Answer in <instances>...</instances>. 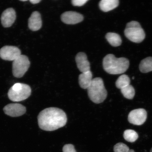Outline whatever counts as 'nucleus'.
<instances>
[{"instance_id":"f257e3e1","label":"nucleus","mask_w":152,"mask_h":152,"mask_svg":"<svg viewBox=\"0 0 152 152\" xmlns=\"http://www.w3.org/2000/svg\"><path fill=\"white\" fill-rule=\"evenodd\" d=\"M37 119L39 128L48 132L62 128L65 126L67 121L65 112L56 107L43 110L39 113Z\"/></svg>"},{"instance_id":"f03ea898","label":"nucleus","mask_w":152,"mask_h":152,"mask_svg":"<svg viewBox=\"0 0 152 152\" xmlns=\"http://www.w3.org/2000/svg\"><path fill=\"white\" fill-rule=\"evenodd\" d=\"M102 64L104 71L113 75L125 73L129 66L128 59L125 58H117L112 54H108L104 57Z\"/></svg>"},{"instance_id":"7ed1b4c3","label":"nucleus","mask_w":152,"mask_h":152,"mask_svg":"<svg viewBox=\"0 0 152 152\" xmlns=\"http://www.w3.org/2000/svg\"><path fill=\"white\" fill-rule=\"evenodd\" d=\"M87 89L89 98L94 103H102L107 98V92L104 87L103 80L100 77L93 79Z\"/></svg>"},{"instance_id":"20e7f679","label":"nucleus","mask_w":152,"mask_h":152,"mask_svg":"<svg viewBox=\"0 0 152 152\" xmlns=\"http://www.w3.org/2000/svg\"><path fill=\"white\" fill-rule=\"evenodd\" d=\"M29 85L22 83H15L9 89L8 96L13 102H19L27 99L31 94Z\"/></svg>"},{"instance_id":"39448f33","label":"nucleus","mask_w":152,"mask_h":152,"mask_svg":"<svg viewBox=\"0 0 152 152\" xmlns=\"http://www.w3.org/2000/svg\"><path fill=\"white\" fill-rule=\"evenodd\" d=\"M125 37L133 42L140 43L144 40L145 37V32L139 23L132 21L126 25L124 30Z\"/></svg>"},{"instance_id":"423d86ee","label":"nucleus","mask_w":152,"mask_h":152,"mask_svg":"<svg viewBox=\"0 0 152 152\" xmlns=\"http://www.w3.org/2000/svg\"><path fill=\"white\" fill-rule=\"evenodd\" d=\"M30 62L27 56L21 55L13 61L12 73L14 77L21 78L23 77L30 67Z\"/></svg>"},{"instance_id":"0eeeda50","label":"nucleus","mask_w":152,"mask_h":152,"mask_svg":"<svg viewBox=\"0 0 152 152\" xmlns=\"http://www.w3.org/2000/svg\"><path fill=\"white\" fill-rule=\"evenodd\" d=\"M21 54L20 49L15 46L6 45L0 49V58L5 60L14 61Z\"/></svg>"},{"instance_id":"6e6552de","label":"nucleus","mask_w":152,"mask_h":152,"mask_svg":"<svg viewBox=\"0 0 152 152\" xmlns=\"http://www.w3.org/2000/svg\"><path fill=\"white\" fill-rule=\"evenodd\" d=\"M147 112L145 109H139L132 110L129 113L128 120L129 122L136 125H141L147 119Z\"/></svg>"},{"instance_id":"1a4fd4ad","label":"nucleus","mask_w":152,"mask_h":152,"mask_svg":"<svg viewBox=\"0 0 152 152\" xmlns=\"http://www.w3.org/2000/svg\"><path fill=\"white\" fill-rule=\"evenodd\" d=\"M3 111L7 115L11 117L20 116L26 113V107L22 104L12 103L7 104L3 109Z\"/></svg>"},{"instance_id":"9d476101","label":"nucleus","mask_w":152,"mask_h":152,"mask_svg":"<svg viewBox=\"0 0 152 152\" xmlns=\"http://www.w3.org/2000/svg\"><path fill=\"white\" fill-rule=\"evenodd\" d=\"M61 20L64 23L75 24L83 21V17L82 15L74 11H66L61 15Z\"/></svg>"},{"instance_id":"9b49d317","label":"nucleus","mask_w":152,"mask_h":152,"mask_svg":"<svg viewBox=\"0 0 152 152\" xmlns=\"http://www.w3.org/2000/svg\"><path fill=\"white\" fill-rule=\"evenodd\" d=\"M16 18V12L12 8L5 10L2 14L1 23L4 28L10 27L14 23Z\"/></svg>"},{"instance_id":"f8f14e48","label":"nucleus","mask_w":152,"mask_h":152,"mask_svg":"<svg viewBox=\"0 0 152 152\" xmlns=\"http://www.w3.org/2000/svg\"><path fill=\"white\" fill-rule=\"evenodd\" d=\"M75 61L77 67L82 73L90 71V64L85 53H78L75 57Z\"/></svg>"},{"instance_id":"ddd939ff","label":"nucleus","mask_w":152,"mask_h":152,"mask_svg":"<svg viewBox=\"0 0 152 152\" xmlns=\"http://www.w3.org/2000/svg\"><path fill=\"white\" fill-rule=\"evenodd\" d=\"M28 27L33 31L39 30L42 26L41 15L38 11H34L32 13L28 20Z\"/></svg>"},{"instance_id":"4468645a","label":"nucleus","mask_w":152,"mask_h":152,"mask_svg":"<svg viewBox=\"0 0 152 152\" xmlns=\"http://www.w3.org/2000/svg\"><path fill=\"white\" fill-rule=\"evenodd\" d=\"M92 74L91 71L82 73L79 75V84L82 88L87 89L92 81Z\"/></svg>"},{"instance_id":"2eb2a0df","label":"nucleus","mask_w":152,"mask_h":152,"mask_svg":"<svg viewBox=\"0 0 152 152\" xmlns=\"http://www.w3.org/2000/svg\"><path fill=\"white\" fill-rule=\"evenodd\" d=\"M119 4L118 0H102L99 2V6L101 10L107 12L116 8Z\"/></svg>"},{"instance_id":"dca6fc26","label":"nucleus","mask_w":152,"mask_h":152,"mask_svg":"<svg viewBox=\"0 0 152 152\" xmlns=\"http://www.w3.org/2000/svg\"><path fill=\"white\" fill-rule=\"evenodd\" d=\"M105 37L110 44L114 47L120 46L122 43L120 36L116 33H108L106 34Z\"/></svg>"},{"instance_id":"f3484780","label":"nucleus","mask_w":152,"mask_h":152,"mask_svg":"<svg viewBox=\"0 0 152 152\" xmlns=\"http://www.w3.org/2000/svg\"><path fill=\"white\" fill-rule=\"evenodd\" d=\"M139 68L142 73L152 71V57H148L142 60L140 63Z\"/></svg>"},{"instance_id":"a211bd4d","label":"nucleus","mask_w":152,"mask_h":152,"mask_svg":"<svg viewBox=\"0 0 152 152\" xmlns=\"http://www.w3.org/2000/svg\"><path fill=\"white\" fill-rule=\"evenodd\" d=\"M130 78L126 75H121L118 77L115 83L116 86L117 88L121 89L130 85Z\"/></svg>"},{"instance_id":"6ab92c4d","label":"nucleus","mask_w":152,"mask_h":152,"mask_svg":"<svg viewBox=\"0 0 152 152\" xmlns=\"http://www.w3.org/2000/svg\"><path fill=\"white\" fill-rule=\"evenodd\" d=\"M123 137L127 141L133 142L137 140L138 135L135 131L129 129L125 131L124 133Z\"/></svg>"},{"instance_id":"aec40b11","label":"nucleus","mask_w":152,"mask_h":152,"mask_svg":"<svg viewBox=\"0 0 152 152\" xmlns=\"http://www.w3.org/2000/svg\"><path fill=\"white\" fill-rule=\"evenodd\" d=\"M121 92L125 98L132 99L135 95V90L132 85H129L121 89Z\"/></svg>"},{"instance_id":"412c9836","label":"nucleus","mask_w":152,"mask_h":152,"mask_svg":"<svg viewBox=\"0 0 152 152\" xmlns=\"http://www.w3.org/2000/svg\"><path fill=\"white\" fill-rule=\"evenodd\" d=\"M130 149L128 146L122 142H119L114 146V152H129Z\"/></svg>"},{"instance_id":"4be33fe9","label":"nucleus","mask_w":152,"mask_h":152,"mask_svg":"<svg viewBox=\"0 0 152 152\" xmlns=\"http://www.w3.org/2000/svg\"><path fill=\"white\" fill-rule=\"evenodd\" d=\"M63 152H77L75 147L72 144H66L64 146L62 149Z\"/></svg>"},{"instance_id":"5701e85b","label":"nucleus","mask_w":152,"mask_h":152,"mask_svg":"<svg viewBox=\"0 0 152 152\" xmlns=\"http://www.w3.org/2000/svg\"><path fill=\"white\" fill-rule=\"evenodd\" d=\"M88 1V0H73L72 1V3L74 6L81 7Z\"/></svg>"},{"instance_id":"b1692460","label":"nucleus","mask_w":152,"mask_h":152,"mask_svg":"<svg viewBox=\"0 0 152 152\" xmlns=\"http://www.w3.org/2000/svg\"><path fill=\"white\" fill-rule=\"evenodd\" d=\"M41 1V0H30V1L32 4H35L39 3Z\"/></svg>"},{"instance_id":"393cba45","label":"nucleus","mask_w":152,"mask_h":152,"mask_svg":"<svg viewBox=\"0 0 152 152\" xmlns=\"http://www.w3.org/2000/svg\"><path fill=\"white\" fill-rule=\"evenodd\" d=\"M129 152H135L134 151V150L132 149L130 150V151H129Z\"/></svg>"},{"instance_id":"a878e982","label":"nucleus","mask_w":152,"mask_h":152,"mask_svg":"<svg viewBox=\"0 0 152 152\" xmlns=\"http://www.w3.org/2000/svg\"><path fill=\"white\" fill-rule=\"evenodd\" d=\"M20 1H28L27 0H20Z\"/></svg>"},{"instance_id":"bb28decb","label":"nucleus","mask_w":152,"mask_h":152,"mask_svg":"<svg viewBox=\"0 0 152 152\" xmlns=\"http://www.w3.org/2000/svg\"><path fill=\"white\" fill-rule=\"evenodd\" d=\"M150 152H152V148H151V151H150Z\"/></svg>"},{"instance_id":"cd10ccee","label":"nucleus","mask_w":152,"mask_h":152,"mask_svg":"<svg viewBox=\"0 0 152 152\" xmlns=\"http://www.w3.org/2000/svg\"><path fill=\"white\" fill-rule=\"evenodd\" d=\"M134 77H133V79H134Z\"/></svg>"}]
</instances>
